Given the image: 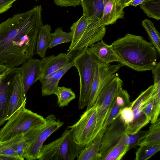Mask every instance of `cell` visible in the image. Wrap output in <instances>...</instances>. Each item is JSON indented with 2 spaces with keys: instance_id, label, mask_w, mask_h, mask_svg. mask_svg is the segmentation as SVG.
Instances as JSON below:
<instances>
[{
  "instance_id": "6da1fadb",
  "label": "cell",
  "mask_w": 160,
  "mask_h": 160,
  "mask_svg": "<svg viewBox=\"0 0 160 160\" xmlns=\"http://www.w3.org/2000/svg\"><path fill=\"white\" fill-rule=\"evenodd\" d=\"M42 9L35 6L0 23V64L17 68L35 53L39 31L43 25Z\"/></svg>"
},
{
  "instance_id": "7a4b0ae2",
  "label": "cell",
  "mask_w": 160,
  "mask_h": 160,
  "mask_svg": "<svg viewBox=\"0 0 160 160\" xmlns=\"http://www.w3.org/2000/svg\"><path fill=\"white\" fill-rule=\"evenodd\" d=\"M111 45L118 62L134 70H150L157 63V50L141 36L128 33Z\"/></svg>"
},
{
  "instance_id": "3957f363",
  "label": "cell",
  "mask_w": 160,
  "mask_h": 160,
  "mask_svg": "<svg viewBox=\"0 0 160 160\" xmlns=\"http://www.w3.org/2000/svg\"><path fill=\"white\" fill-rule=\"evenodd\" d=\"M70 29L73 37L68 51L71 54L102 40L106 32L105 27L101 24L98 18L94 16L82 15Z\"/></svg>"
},
{
  "instance_id": "277c9868",
  "label": "cell",
  "mask_w": 160,
  "mask_h": 160,
  "mask_svg": "<svg viewBox=\"0 0 160 160\" xmlns=\"http://www.w3.org/2000/svg\"><path fill=\"white\" fill-rule=\"evenodd\" d=\"M88 47L79 51L72 60L73 66L77 68L79 76L80 90L78 107L80 109H83L88 105L98 62Z\"/></svg>"
},
{
  "instance_id": "5b68a950",
  "label": "cell",
  "mask_w": 160,
  "mask_h": 160,
  "mask_svg": "<svg viewBox=\"0 0 160 160\" xmlns=\"http://www.w3.org/2000/svg\"><path fill=\"white\" fill-rule=\"evenodd\" d=\"M26 104L14 113L1 129L0 142L24 134L29 130L45 123V118L26 108Z\"/></svg>"
},
{
  "instance_id": "8992f818",
  "label": "cell",
  "mask_w": 160,
  "mask_h": 160,
  "mask_svg": "<svg viewBox=\"0 0 160 160\" xmlns=\"http://www.w3.org/2000/svg\"><path fill=\"white\" fill-rule=\"evenodd\" d=\"M83 147L74 141L71 130H65L55 140L42 146L38 157L39 160H73Z\"/></svg>"
},
{
  "instance_id": "52a82bcc",
  "label": "cell",
  "mask_w": 160,
  "mask_h": 160,
  "mask_svg": "<svg viewBox=\"0 0 160 160\" xmlns=\"http://www.w3.org/2000/svg\"><path fill=\"white\" fill-rule=\"evenodd\" d=\"M45 119V123L29 130L23 134V139L27 143L24 158L27 160L38 159L44 142L64 123V122L57 119L54 114L48 115Z\"/></svg>"
},
{
  "instance_id": "ba28073f",
  "label": "cell",
  "mask_w": 160,
  "mask_h": 160,
  "mask_svg": "<svg viewBox=\"0 0 160 160\" xmlns=\"http://www.w3.org/2000/svg\"><path fill=\"white\" fill-rule=\"evenodd\" d=\"M97 109L95 103L81 115L79 120L68 126L75 142L84 147L91 142L99 132L97 128Z\"/></svg>"
},
{
  "instance_id": "9c48e42d",
  "label": "cell",
  "mask_w": 160,
  "mask_h": 160,
  "mask_svg": "<svg viewBox=\"0 0 160 160\" xmlns=\"http://www.w3.org/2000/svg\"><path fill=\"white\" fill-rule=\"evenodd\" d=\"M123 84L122 80L116 74L98 94L95 103L97 109V128L98 132L102 128L109 110L117 94L122 88Z\"/></svg>"
},
{
  "instance_id": "30bf717a",
  "label": "cell",
  "mask_w": 160,
  "mask_h": 160,
  "mask_svg": "<svg viewBox=\"0 0 160 160\" xmlns=\"http://www.w3.org/2000/svg\"><path fill=\"white\" fill-rule=\"evenodd\" d=\"M123 66L121 63L110 65L97 62L86 109L93 105L101 90Z\"/></svg>"
},
{
  "instance_id": "8fae6325",
  "label": "cell",
  "mask_w": 160,
  "mask_h": 160,
  "mask_svg": "<svg viewBox=\"0 0 160 160\" xmlns=\"http://www.w3.org/2000/svg\"><path fill=\"white\" fill-rule=\"evenodd\" d=\"M154 91L153 85H151L131 102L130 107L133 112V119L131 124L124 128L125 132L128 134L136 133L150 122V120L146 117L142 109L145 102Z\"/></svg>"
},
{
  "instance_id": "7c38bea8",
  "label": "cell",
  "mask_w": 160,
  "mask_h": 160,
  "mask_svg": "<svg viewBox=\"0 0 160 160\" xmlns=\"http://www.w3.org/2000/svg\"><path fill=\"white\" fill-rule=\"evenodd\" d=\"M17 69H9L2 75L0 82V126L7 121L13 78Z\"/></svg>"
},
{
  "instance_id": "4fadbf2b",
  "label": "cell",
  "mask_w": 160,
  "mask_h": 160,
  "mask_svg": "<svg viewBox=\"0 0 160 160\" xmlns=\"http://www.w3.org/2000/svg\"><path fill=\"white\" fill-rule=\"evenodd\" d=\"M26 99L20 68H18L13 78L7 121L23 104L26 103Z\"/></svg>"
},
{
  "instance_id": "5bb4252c",
  "label": "cell",
  "mask_w": 160,
  "mask_h": 160,
  "mask_svg": "<svg viewBox=\"0 0 160 160\" xmlns=\"http://www.w3.org/2000/svg\"><path fill=\"white\" fill-rule=\"evenodd\" d=\"M125 132L119 116L106 128L101 139L99 152L101 154L118 143Z\"/></svg>"
},
{
  "instance_id": "9a60e30c",
  "label": "cell",
  "mask_w": 160,
  "mask_h": 160,
  "mask_svg": "<svg viewBox=\"0 0 160 160\" xmlns=\"http://www.w3.org/2000/svg\"><path fill=\"white\" fill-rule=\"evenodd\" d=\"M20 69L26 95L31 86L39 80L42 69L41 59L31 58L24 63Z\"/></svg>"
},
{
  "instance_id": "2e32d148",
  "label": "cell",
  "mask_w": 160,
  "mask_h": 160,
  "mask_svg": "<svg viewBox=\"0 0 160 160\" xmlns=\"http://www.w3.org/2000/svg\"><path fill=\"white\" fill-rule=\"evenodd\" d=\"M71 54L61 53L42 58V69L39 80L43 79L65 66L72 60Z\"/></svg>"
},
{
  "instance_id": "e0dca14e",
  "label": "cell",
  "mask_w": 160,
  "mask_h": 160,
  "mask_svg": "<svg viewBox=\"0 0 160 160\" xmlns=\"http://www.w3.org/2000/svg\"><path fill=\"white\" fill-rule=\"evenodd\" d=\"M103 9L100 19L101 24L105 27L116 23L118 19L124 18L123 9L119 4L118 0H103Z\"/></svg>"
},
{
  "instance_id": "ac0fdd59",
  "label": "cell",
  "mask_w": 160,
  "mask_h": 160,
  "mask_svg": "<svg viewBox=\"0 0 160 160\" xmlns=\"http://www.w3.org/2000/svg\"><path fill=\"white\" fill-rule=\"evenodd\" d=\"M73 65L72 60L68 64L52 73L40 82L43 96L54 94L60 79Z\"/></svg>"
},
{
  "instance_id": "d6986e66",
  "label": "cell",
  "mask_w": 160,
  "mask_h": 160,
  "mask_svg": "<svg viewBox=\"0 0 160 160\" xmlns=\"http://www.w3.org/2000/svg\"><path fill=\"white\" fill-rule=\"evenodd\" d=\"M88 48L100 62L108 64L118 62L111 45L107 44L102 40L91 44Z\"/></svg>"
},
{
  "instance_id": "ffe728a7",
  "label": "cell",
  "mask_w": 160,
  "mask_h": 160,
  "mask_svg": "<svg viewBox=\"0 0 160 160\" xmlns=\"http://www.w3.org/2000/svg\"><path fill=\"white\" fill-rule=\"evenodd\" d=\"M106 128H102L92 141L82 148L77 158L78 160H96Z\"/></svg>"
},
{
  "instance_id": "44dd1931",
  "label": "cell",
  "mask_w": 160,
  "mask_h": 160,
  "mask_svg": "<svg viewBox=\"0 0 160 160\" xmlns=\"http://www.w3.org/2000/svg\"><path fill=\"white\" fill-rule=\"evenodd\" d=\"M51 27L48 24L43 25L40 29L37 37L36 53L41 58L45 57L46 51L51 41Z\"/></svg>"
},
{
  "instance_id": "7402d4cb",
  "label": "cell",
  "mask_w": 160,
  "mask_h": 160,
  "mask_svg": "<svg viewBox=\"0 0 160 160\" xmlns=\"http://www.w3.org/2000/svg\"><path fill=\"white\" fill-rule=\"evenodd\" d=\"M129 149L128 146L120 139L118 143L103 153L99 152L96 160H120Z\"/></svg>"
},
{
  "instance_id": "603a6c76",
  "label": "cell",
  "mask_w": 160,
  "mask_h": 160,
  "mask_svg": "<svg viewBox=\"0 0 160 160\" xmlns=\"http://www.w3.org/2000/svg\"><path fill=\"white\" fill-rule=\"evenodd\" d=\"M82 6L83 15L87 17L95 16L100 19L103 9V0H80Z\"/></svg>"
},
{
  "instance_id": "cb8c5ba5",
  "label": "cell",
  "mask_w": 160,
  "mask_h": 160,
  "mask_svg": "<svg viewBox=\"0 0 160 160\" xmlns=\"http://www.w3.org/2000/svg\"><path fill=\"white\" fill-rule=\"evenodd\" d=\"M146 134L139 141L138 146L160 144V118L151 123Z\"/></svg>"
},
{
  "instance_id": "d4e9b609",
  "label": "cell",
  "mask_w": 160,
  "mask_h": 160,
  "mask_svg": "<svg viewBox=\"0 0 160 160\" xmlns=\"http://www.w3.org/2000/svg\"><path fill=\"white\" fill-rule=\"evenodd\" d=\"M23 134L0 142V155L12 157L21 160L17 155L16 149L18 143L23 139Z\"/></svg>"
},
{
  "instance_id": "484cf974",
  "label": "cell",
  "mask_w": 160,
  "mask_h": 160,
  "mask_svg": "<svg viewBox=\"0 0 160 160\" xmlns=\"http://www.w3.org/2000/svg\"><path fill=\"white\" fill-rule=\"evenodd\" d=\"M142 24L146 30L151 41L157 51L158 54H160V34L155 27L153 23L150 20L145 19L142 22Z\"/></svg>"
},
{
  "instance_id": "4316f807",
  "label": "cell",
  "mask_w": 160,
  "mask_h": 160,
  "mask_svg": "<svg viewBox=\"0 0 160 160\" xmlns=\"http://www.w3.org/2000/svg\"><path fill=\"white\" fill-rule=\"evenodd\" d=\"M139 5L148 17L160 20V0H146Z\"/></svg>"
},
{
  "instance_id": "83f0119b",
  "label": "cell",
  "mask_w": 160,
  "mask_h": 160,
  "mask_svg": "<svg viewBox=\"0 0 160 160\" xmlns=\"http://www.w3.org/2000/svg\"><path fill=\"white\" fill-rule=\"evenodd\" d=\"M73 37L71 32H66L61 27L56 28L51 33V39L48 48L50 49L60 44L71 42Z\"/></svg>"
},
{
  "instance_id": "f1b7e54d",
  "label": "cell",
  "mask_w": 160,
  "mask_h": 160,
  "mask_svg": "<svg viewBox=\"0 0 160 160\" xmlns=\"http://www.w3.org/2000/svg\"><path fill=\"white\" fill-rule=\"evenodd\" d=\"M54 94L57 97V103L59 107L61 108L68 106L76 97L74 92L71 88L63 86H58Z\"/></svg>"
},
{
  "instance_id": "f546056e",
  "label": "cell",
  "mask_w": 160,
  "mask_h": 160,
  "mask_svg": "<svg viewBox=\"0 0 160 160\" xmlns=\"http://www.w3.org/2000/svg\"><path fill=\"white\" fill-rule=\"evenodd\" d=\"M135 152L136 160H146L160 150V144L144 145L140 146Z\"/></svg>"
},
{
  "instance_id": "4dcf8cb0",
  "label": "cell",
  "mask_w": 160,
  "mask_h": 160,
  "mask_svg": "<svg viewBox=\"0 0 160 160\" xmlns=\"http://www.w3.org/2000/svg\"><path fill=\"white\" fill-rule=\"evenodd\" d=\"M148 130L139 131L133 134H128L125 132L124 133L121 140L123 142L128 146L129 149L136 148L138 146L139 140L146 133Z\"/></svg>"
},
{
  "instance_id": "1f68e13d",
  "label": "cell",
  "mask_w": 160,
  "mask_h": 160,
  "mask_svg": "<svg viewBox=\"0 0 160 160\" xmlns=\"http://www.w3.org/2000/svg\"><path fill=\"white\" fill-rule=\"evenodd\" d=\"M121 109L116 103L114 98L103 124L102 128H106L117 118L120 115Z\"/></svg>"
},
{
  "instance_id": "d6a6232c",
  "label": "cell",
  "mask_w": 160,
  "mask_h": 160,
  "mask_svg": "<svg viewBox=\"0 0 160 160\" xmlns=\"http://www.w3.org/2000/svg\"><path fill=\"white\" fill-rule=\"evenodd\" d=\"M130 97L127 91L122 88L119 90L115 97L116 103L121 109L130 106L131 102Z\"/></svg>"
},
{
  "instance_id": "836d02e7",
  "label": "cell",
  "mask_w": 160,
  "mask_h": 160,
  "mask_svg": "<svg viewBox=\"0 0 160 160\" xmlns=\"http://www.w3.org/2000/svg\"><path fill=\"white\" fill-rule=\"evenodd\" d=\"M154 97L155 89L153 93L145 101L143 107L144 113L150 121L153 114Z\"/></svg>"
},
{
  "instance_id": "e575fe53",
  "label": "cell",
  "mask_w": 160,
  "mask_h": 160,
  "mask_svg": "<svg viewBox=\"0 0 160 160\" xmlns=\"http://www.w3.org/2000/svg\"><path fill=\"white\" fill-rule=\"evenodd\" d=\"M155 89V97L153 114L150 121L151 123L155 122L160 112V89Z\"/></svg>"
},
{
  "instance_id": "d590c367",
  "label": "cell",
  "mask_w": 160,
  "mask_h": 160,
  "mask_svg": "<svg viewBox=\"0 0 160 160\" xmlns=\"http://www.w3.org/2000/svg\"><path fill=\"white\" fill-rule=\"evenodd\" d=\"M119 117L124 123V128L131 124L133 119V115L130 106L122 108Z\"/></svg>"
},
{
  "instance_id": "8d00e7d4",
  "label": "cell",
  "mask_w": 160,
  "mask_h": 160,
  "mask_svg": "<svg viewBox=\"0 0 160 160\" xmlns=\"http://www.w3.org/2000/svg\"><path fill=\"white\" fill-rule=\"evenodd\" d=\"M54 4L62 7H75L80 5V0H53Z\"/></svg>"
},
{
  "instance_id": "74e56055",
  "label": "cell",
  "mask_w": 160,
  "mask_h": 160,
  "mask_svg": "<svg viewBox=\"0 0 160 160\" xmlns=\"http://www.w3.org/2000/svg\"><path fill=\"white\" fill-rule=\"evenodd\" d=\"M27 147V143L23 139L18 145L16 149V152L20 158L21 160L24 159V156L25 154Z\"/></svg>"
},
{
  "instance_id": "f35d334b",
  "label": "cell",
  "mask_w": 160,
  "mask_h": 160,
  "mask_svg": "<svg viewBox=\"0 0 160 160\" xmlns=\"http://www.w3.org/2000/svg\"><path fill=\"white\" fill-rule=\"evenodd\" d=\"M17 0H0V14L11 8L13 3Z\"/></svg>"
},
{
  "instance_id": "ab89813d",
  "label": "cell",
  "mask_w": 160,
  "mask_h": 160,
  "mask_svg": "<svg viewBox=\"0 0 160 160\" xmlns=\"http://www.w3.org/2000/svg\"><path fill=\"white\" fill-rule=\"evenodd\" d=\"M145 0H132L126 5V7L129 6L136 7Z\"/></svg>"
},
{
  "instance_id": "60d3db41",
  "label": "cell",
  "mask_w": 160,
  "mask_h": 160,
  "mask_svg": "<svg viewBox=\"0 0 160 160\" xmlns=\"http://www.w3.org/2000/svg\"><path fill=\"white\" fill-rule=\"evenodd\" d=\"M9 69L6 66L0 64V76L3 75Z\"/></svg>"
},
{
  "instance_id": "b9f144b4",
  "label": "cell",
  "mask_w": 160,
  "mask_h": 160,
  "mask_svg": "<svg viewBox=\"0 0 160 160\" xmlns=\"http://www.w3.org/2000/svg\"><path fill=\"white\" fill-rule=\"evenodd\" d=\"M132 0H118L120 5L123 8L126 7V5Z\"/></svg>"
},
{
  "instance_id": "7bdbcfd3",
  "label": "cell",
  "mask_w": 160,
  "mask_h": 160,
  "mask_svg": "<svg viewBox=\"0 0 160 160\" xmlns=\"http://www.w3.org/2000/svg\"><path fill=\"white\" fill-rule=\"evenodd\" d=\"M0 160H17V159L14 158L0 155Z\"/></svg>"
},
{
  "instance_id": "ee69618b",
  "label": "cell",
  "mask_w": 160,
  "mask_h": 160,
  "mask_svg": "<svg viewBox=\"0 0 160 160\" xmlns=\"http://www.w3.org/2000/svg\"><path fill=\"white\" fill-rule=\"evenodd\" d=\"M2 75L0 76V82L1 79Z\"/></svg>"
}]
</instances>
